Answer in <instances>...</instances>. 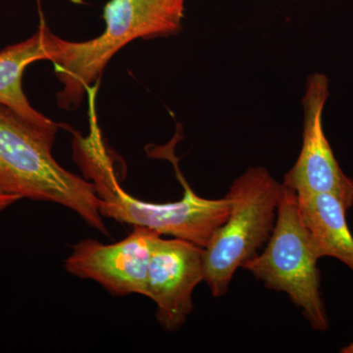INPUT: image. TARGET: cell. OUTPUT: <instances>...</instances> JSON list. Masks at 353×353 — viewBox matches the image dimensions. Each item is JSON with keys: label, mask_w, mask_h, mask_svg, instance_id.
I'll list each match as a JSON object with an SVG mask.
<instances>
[{"label": "cell", "mask_w": 353, "mask_h": 353, "mask_svg": "<svg viewBox=\"0 0 353 353\" xmlns=\"http://www.w3.org/2000/svg\"><path fill=\"white\" fill-rule=\"evenodd\" d=\"M161 234L134 227L124 240L104 245L83 240L74 246L65 261L68 273L97 282L113 296H148V264L153 246Z\"/></svg>", "instance_id": "52a82bcc"}, {"label": "cell", "mask_w": 353, "mask_h": 353, "mask_svg": "<svg viewBox=\"0 0 353 353\" xmlns=\"http://www.w3.org/2000/svg\"><path fill=\"white\" fill-rule=\"evenodd\" d=\"M94 127L88 139H76L74 155L85 175L92 180L101 199V215L205 248L229 215L230 203L226 197L206 199L197 196L183 180L176 165L179 179L185 188L181 201L150 203L134 199L120 187L110 158L101 145L99 132L95 131L97 126Z\"/></svg>", "instance_id": "7a4b0ae2"}, {"label": "cell", "mask_w": 353, "mask_h": 353, "mask_svg": "<svg viewBox=\"0 0 353 353\" xmlns=\"http://www.w3.org/2000/svg\"><path fill=\"white\" fill-rule=\"evenodd\" d=\"M21 201V197L14 196V194H3L0 192V211L4 210L9 206L12 205L13 203Z\"/></svg>", "instance_id": "8fae6325"}, {"label": "cell", "mask_w": 353, "mask_h": 353, "mask_svg": "<svg viewBox=\"0 0 353 353\" xmlns=\"http://www.w3.org/2000/svg\"><path fill=\"white\" fill-rule=\"evenodd\" d=\"M54 53V34L43 23L31 38L0 51V103L32 124L57 132L54 122L32 108L22 85L29 65L39 60L51 61Z\"/></svg>", "instance_id": "9c48e42d"}, {"label": "cell", "mask_w": 353, "mask_h": 353, "mask_svg": "<svg viewBox=\"0 0 353 353\" xmlns=\"http://www.w3.org/2000/svg\"><path fill=\"white\" fill-rule=\"evenodd\" d=\"M203 280V248L180 239H157L148 264L146 297L157 304L155 316L165 331L185 324L194 309L192 292Z\"/></svg>", "instance_id": "ba28073f"}, {"label": "cell", "mask_w": 353, "mask_h": 353, "mask_svg": "<svg viewBox=\"0 0 353 353\" xmlns=\"http://www.w3.org/2000/svg\"><path fill=\"white\" fill-rule=\"evenodd\" d=\"M282 188L264 167L248 169L230 188L227 220L203 248V281L213 296H225L236 270L270 240Z\"/></svg>", "instance_id": "277c9868"}, {"label": "cell", "mask_w": 353, "mask_h": 353, "mask_svg": "<svg viewBox=\"0 0 353 353\" xmlns=\"http://www.w3.org/2000/svg\"><path fill=\"white\" fill-rule=\"evenodd\" d=\"M57 132L0 103V192L59 204L108 236L94 183L67 171L52 157Z\"/></svg>", "instance_id": "6da1fadb"}, {"label": "cell", "mask_w": 353, "mask_h": 353, "mask_svg": "<svg viewBox=\"0 0 353 353\" xmlns=\"http://www.w3.org/2000/svg\"><path fill=\"white\" fill-rule=\"evenodd\" d=\"M185 0H110L104 7L105 31L87 41L54 36V73L63 88L57 94L61 108L80 105L88 88L101 75L115 53L139 38L178 32Z\"/></svg>", "instance_id": "3957f363"}, {"label": "cell", "mask_w": 353, "mask_h": 353, "mask_svg": "<svg viewBox=\"0 0 353 353\" xmlns=\"http://www.w3.org/2000/svg\"><path fill=\"white\" fill-rule=\"evenodd\" d=\"M341 352L343 353H353V341L347 347L341 348Z\"/></svg>", "instance_id": "7c38bea8"}, {"label": "cell", "mask_w": 353, "mask_h": 353, "mask_svg": "<svg viewBox=\"0 0 353 353\" xmlns=\"http://www.w3.org/2000/svg\"><path fill=\"white\" fill-rule=\"evenodd\" d=\"M277 220L262 253L243 265L268 289L289 296L310 326L325 332L330 323L323 301L319 257L299 211L296 192L282 183Z\"/></svg>", "instance_id": "5b68a950"}, {"label": "cell", "mask_w": 353, "mask_h": 353, "mask_svg": "<svg viewBox=\"0 0 353 353\" xmlns=\"http://www.w3.org/2000/svg\"><path fill=\"white\" fill-rule=\"evenodd\" d=\"M329 83L324 74L308 77L303 99V148L283 183L292 188L297 196L333 194L348 210L353 205V180L341 170L323 128Z\"/></svg>", "instance_id": "8992f818"}, {"label": "cell", "mask_w": 353, "mask_h": 353, "mask_svg": "<svg viewBox=\"0 0 353 353\" xmlns=\"http://www.w3.org/2000/svg\"><path fill=\"white\" fill-rule=\"evenodd\" d=\"M297 201L318 257L339 259L353 272V236L343 202L330 194L297 196Z\"/></svg>", "instance_id": "30bf717a"}]
</instances>
